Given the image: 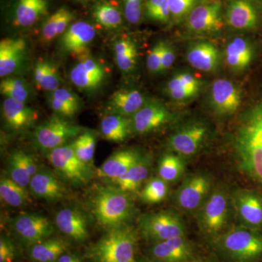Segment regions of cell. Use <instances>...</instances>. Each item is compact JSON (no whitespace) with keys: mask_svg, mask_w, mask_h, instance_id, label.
I'll use <instances>...</instances> for the list:
<instances>
[{"mask_svg":"<svg viewBox=\"0 0 262 262\" xmlns=\"http://www.w3.org/2000/svg\"><path fill=\"white\" fill-rule=\"evenodd\" d=\"M232 148L239 170L262 187V101L239 117Z\"/></svg>","mask_w":262,"mask_h":262,"instance_id":"6da1fadb","label":"cell"},{"mask_svg":"<svg viewBox=\"0 0 262 262\" xmlns=\"http://www.w3.org/2000/svg\"><path fill=\"white\" fill-rule=\"evenodd\" d=\"M88 207L95 222L106 230L129 225L137 214L131 194L112 184L96 186L88 198Z\"/></svg>","mask_w":262,"mask_h":262,"instance_id":"7a4b0ae2","label":"cell"},{"mask_svg":"<svg viewBox=\"0 0 262 262\" xmlns=\"http://www.w3.org/2000/svg\"><path fill=\"white\" fill-rule=\"evenodd\" d=\"M139 235L131 224L108 229L88 249L87 257L91 262H135Z\"/></svg>","mask_w":262,"mask_h":262,"instance_id":"3957f363","label":"cell"},{"mask_svg":"<svg viewBox=\"0 0 262 262\" xmlns=\"http://www.w3.org/2000/svg\"><path fill=\"white\" fill-rule=\"evenodd\" d=\"M213 239L221 252L232 262H251L262 256L260 229L238 225Z\"/></svg>","mask_w":262,"mask_h":262,"instance_id":"277c9868","label":"cell"},{"mask_svg":"<svg viewBox=\"0 0 262 262\" xmlns=\"http://www.w3.org/2000/svg\"><path fill=\"white\" fill-rule=\"evenodd\" d=\"M233 216L231 194L225 188L220 187H213L195 213L196 223L202 232L213 238L228 230Z\"/></svg>","mask_w":262,"mask_h":262,"instance_id":"5b68a950","label":"cell"},{"mask_svg":"<svg viewBox=\"0 0 262 262\" xmlns=\"http://www.w3.org/2000/svg\"><path fill=\"white\" fill-rule=\"evenodd\" d=\"M46 155L59 178L73 187L87 185L96 173L93 167L77 157L72 143L51 150Z\"/></svg>","mask_w":262,"mask_h":262,"instance_id":"8992f818","label":"cell"},{"mask_svg":"<svg viewBox=\"0 0 262 262\" xmlns=\"http://www.w3.org/2000/svg\"><path fill=\"white\" fill-rule=\"evenodd\" d=\"M211 127L200 119L179 125L168 139V147L184 159H191L203 151L211 137Z\"/></svg>","mask_w":262,"mask_h":262,"instance_id":"52a82bcc","label":"cell"},{"mask_svg":"<svg viewBox=\"0 0 262 262\" xmlns=\"http://www.w3.org/2000/svg\"><path fill=\"white\" fill-rule=\"evenodd\" d=\"M139 236L153 244L186 235L187 227L182 217L172 211L151 212L139 219Z\"/></svg>","mask_w":262,"mask_h":262,"instance_id":"ba28073f","label":"cell"},{"mask_svg":"<svg viewBox=\"0 0 262 262\" xmlns=\"http://www.w3.org/2000/svg\"><path fill=\"white\" fill-rule=\"evenodd\" d=\"M82 129L63 117L55 115L40 124L34 130V145L43 152L64 145L70 139H75L82 134Z\"/></svg>","mask_w":262,"mask_h":262,"instance_id":"9c48e42d","label":"cell"},{"mask_svg":"<svg viewBox=\"0 0 262 262\" xmlns=\"http://www.w3.org/2000/svg\"><path fill=\"white\" fill-rule=\"evenodd\" d=\"M208 174L194 173L187 176L174 193V204L184 213L195 215L213 189Z\"/></svg>","mask_w":262,"mask_h":262,"instance_id":"30bf717a","label":"cell"},{"mask_svg":"<svg viewBox=\"0 0 262 262\" xmlns=\"http://www.w3.org/2000/svg\"><path fill=\"white\" fill-rule=\"evenodd\" d=\"M234 216L239 225L262 228V196L255 191L237 189L232 194Z\"/></svg>","mask_w":262,"mask_h":262,"instance_id":"8fae6325","label":"cell"},{"mask_svg":"<svg viewBox=\"0 0 262 262\" xmlns=\"http://www.w3.org/2000/svg\"><path fill=\"white\" fill-rule=\"evenodd\" d=\"M11 225L19 238L32 246L51 237L54 231L48 219L39 213H20L13 219Z\"/></svg>","mask_w":262,"mask_h":262,"instance_id":"7c38bea8","label":"cell"},{"mask_svg":"<svg viewBox=\"0 0 262 262\" xmlns=\"http://www.w3.org/2000/svg\"><path fill=\"white\" fill-rule=\"evenodd\" d=\"M174 115L158 102H146L131 117L133 134L144 135L173 121Z\"/></svg>","mask_w":262,"mask_h":262,"instance_id":"4fadbf2b","label":"cell"},{"mask_svg":"<svg viewBox=\"0 0 262 262\" xmlns=\"http://www.w3.org/2000/svg\"><path fill=\"white\" fill-rule=\"evenodd\" d=\"M29 190L34 198L50 203L63 201L68 194L64 182L54 170L48 168L39 169L33 176L29 182Z\"/></svg>","mask_w":262,"mask_h":262,"instance_id":"5bb4252c","label":"cell"},{"mask_svg":"<svg viewBox=\"0 0 262 262\" xmlns=\"http://www.w3.org/2000/svg\"><path fill=\"white\" fill-rule=\"evenodd\" d=\"M220 0H211L196 5L188 15L187 27L195 32H212L223 26Z\"/></svg>","mask_w":262,"mask_h":262,"instance_id":"9a60e30c","label":"cell"},{"mask_svg":"<svg viewBox=\"0 0 262 262\" xmlns=\"http://www.w3.org/2000/svg\"><path fill=\"white\" fill-rule=\"evenodd\" d=\"M154 262H188L194 255V247L186 235L157 243L149 248Z\"/></svg>","mask_w":262,"mask_h":262,"instance_id":"2e32d148","label":"cell"},{"mask_svg":"<svg viewBox=\"0 0 262 262\" xmlns=\"http://www.w3.org/2000/svg\"><path fill=\"white\" fill-rule=\"evenodd\" d=\"M80 58L77 64L71 70V81L81 91H95L104 80V69L88 53Z\"/></svg>","mask_w":262,"mask_h":262,"instance_id":"e0dca14e","label":"cell"},{"mask_svg":"<svg viewBox=\"0 0 262 262\" xmlns=\"http://www.w3.org/2000/svg\"><path fill=\"white\" fill-rule=\"evenodd\" d=\"M55 224L60 232L77 242H82L89 237V220L77 207L66 206L59 209L55 215Z\"/></svg>","mask_w":262,"mask_h":262,"instance_id":"ac0fdd59","label":"cell"},{"mask_svg":"<svg viewBox=\"0 0 262 262\" xmlns=\"http://www.w3.org/2000/svg\"><path fill=\"white\" fill-rule=\"evenodd\" d=\"M96 36L94 26L85 21L71 24L63 34L61 46L63 51L74 56H82L88 53V47Z\"/></svg>","mask_w":262,"mask_h":262,"instance_id":"d6986e66","label":"cell"},{"mask_svg":"<svg viewBox=\"0 0 262 262\" xmlns=\"http://www.w3.org/2000/svg\"><path fill=\"white\" fill-rule=\"evenodd\" d=\"M143 156L139 150L125 149L113 153L96 170V175L108 182L126 173Z\"/></svg>","mask_w":262,"mask_h":262,"instance_id":"ffe728a7","label":"cell"},{"mask_svg":"<svg viewBox=\"0 0 262 262\" xmlns=\"http://www.w3.org/2000/svg\"><path fill=\"white\" fill-rule=\"evenodd\" d=\"M259 15L252 0H230L226 10V21L236 30H251L258 25Z\"/></svg>","mask_w":262,"mask_h":262,"instance_id":"44dd1931","label":"cell"},{"mask_svg":"<svg viewBox=\"0 0 262 262\" xmlns=\"http://www.w3.org/2000/svg\"><path fill=\"white\" fill-rule=\"evenodd\" d=\"M211 103L219 115H232L241 106V92L230 81L220 79L212 85Z\"/></svg>","mask_w":262,"mask_h":262,"instance_id":"7402d4cb","label":"cell"},{"mask_svg":"<svg viewBox=\"0 0 262 262\" xmlns=\"http://www.w3.org/2000/svg\"><path fill=\"white\" fill-rule=\"evenodd\" d=\"M5 125L10 130H21L32 125L38 118L37 111L25 103L6 98L2 108Z\"/></svg>","mask_w":262,"mask_h":262,"instance_id":"603a6c76","label":"cell"},{"mask_svg":"<svg viewBox=\"0 0 262 262\" xmlns=\"http://www.w3.org/2000/svg\"><path fill=\"white\" fill-rule=\"evenodd\" d=\"M6 169L8 177L25 188L39 170L34 158L22 150H15L8 157Z\"/></svg>","mask_w":262,"mask_h":262,"instance_id":"cb8c5ba5","label":"cell"},{"mask_svg":"<svg viewBox=\"0 0 262 262\" xmlns=\"http://www.w3.org/2000/svg\"><path fill=\"white\" fill-rule=\"evenodd\" d=\"M151 169V158L148 155H143L126 173L108 182L131 194L139 192L142 184L148 180Z\"/></svg>","mask_w":262,"mask_h":262,"instance_id":"d4e9b609","label":"cell"},{"mask_svg":"<svg viewBox=\"0 0 262 262\" xmlns=\"http://www.w3.org/2000/svg\"><path fill=\"white\" fill-rule=\"evenodd\" d=\"M27 44L20 38H6L0 42V76L6 77L18 68L25 55Z\"/></svg>","mask_w":262,"mask_h":262,"instance_id":"484cf974","label":"cell"},{"mask_svg":"<svg viewBox=\"0 0 262 262\" xmlns=\"http://www.w3.org/2000/svg\"><path fill=\"white\" fill-rule=\"evenodd\" d=\"M145 103V98L140 91L133 89L119 90L108 100L107 113L131 117Z\"/></svg>","mask_w":262,"mask_h":262,"instance_id":"4316f807","label":"cell"},{"mask_svg":"<svg viewBox=\"0 0 262 262\" xmlns=\"http://www.w3.org/2000/svg\"><path fill=\"white\" fill-rule=\"evenodd\" d=\"M100 130L106 141L122 142L133 134L131 117L108 114L101 120Z\"/></svg>","mask_w":262,"mask_h":262,"instance_id":"83f0119b","label":"cell"},{"mask_svg":"<svg viewBox=\"0 0 262 262\" xmlns=\"http://www.w3.org/2000/svg\"><path fill=\"white\" fill-rule=\"evenodd\" d=\"M187 61L196 70L212 72L216 69L220 60L219 51L210 42H203L190 48L187 52Z\"/></svg>","mask_w":262,"mask_h":262,"instance_id":"f1b7e54d","label":"cell"},{"mask_svg":"<svg viewBox=\"0 0 262 262\" xmlns=\"http://www.w3.org/2000/svg\"><path fill=\"white\" fill-rule=\"evenodd\" d=\"M51 93L50 106L58 116L72 118L80 111L82 106L80 98L70 90L59 88Z\"/></svg>","mask_w":262,"mask_h":262,"instance_id":"f546056e","label":"cell"},{"mask_svg":"<svg viewBox=\"0 0 262 262\" xmlns=\"http://www.w3.org/2000/svg\"><path fill=\"white\" fill-rule=\"evenodd\" d=\"M69 248L68 243L58 237L48 238L32 245L29 256L35 262H56Z\"/></svg>","mask_w":262,"mask_h":262,"instance_id":"4dcf8cb0","label":"cell"},{"mask_svg":"<svg viewBox=\"0 0 262 262\" xmlns=\"http://www.w3.org/2000/svg\"><path fill=\"white\" fill-rule=\"evenodd\" d=\"M201 81L189 73H179L169 81L167 91L176 101H184L195 96L201 89Z\"/></svg>","mask_w":262,"mask_h":262,"instance_id":"1f68e13d","label":"cell"},{"mask_svg":"<svg viewBox=\"0 0 262 262\" xmlns=\"http://www.w3.org/2000/svg\"><path fill=\"white\" fill-rule=\"evenodd\" d=\"M225 58L231 68L236 71L244 70L252 60V47L244 38H234L226 48Z\"/></svg>","mask_w":262,"mask_h":262,"instance_id":"d6a6232c","label":"cell"},{"mask_svg":"<svg viewBox=\"0 0 262 262\" xmlns=\"http://www.w3.org/2000/svg\"><path fill=\"white\" fill-rule=\"evenodd\" d=\"M185 171L186 160L176 153H165L158 161V177L168 184L182 179Z\"/></svg>","mask_w":262,"mask_h":262,"instance_id":"836d02e7","label":"cell"},{"mask_svg":"<svg viewBox=\"0 0 262 262\" xmlns=\"http://www.w3.org/2000/svg\"><path fill=\"white\" fill-rule=\"evenodd\" d=\"M47 12L46 0H18L15 10V19L18 25L31 27Z\"/></svg>","mask_w":262,"mask_h":262,"instance_id":"e575fe53","label":"cell"},{"mask_svg":"<svg viewBox=\"0 0 262 262\" xmlns=\"http://www.w3.org/2000/svg\"><path fill=\"white\" fill-rule=\"evenodd\" d=\"M75 19L72 12L66 8H61L50 15L42 28V39L50 42L53 39L63 34L70 27L72 20Z\"/></svg>","mask_w":262,"mask_h":262,"instance_id":"d590c367","label":"cell"},{"mask_svg":"<svg viewBox=\"0 0 262 262\" xmlns=\"http://www.w3.org/2000/svg\"><path fill=\"white\" fill-rule=\"evenodd\" d=\"M0 198L7 205L15 208L27 206L30 202L27 188L6 177L0 179Z\"/></svg>","mask_w":262,"mask_h":262,"instance_id":"8d00e7d4","label":"cell"},{"mask_svg":"<svg viewBox=\"0 0 262 262\" xmlns=\"http://www.w3.org/2000/svg\"><path fill=\"white\" fill-rule=\"evenodd\" d=\"M34 76L35 83L39 89L49 92L59 89L61 78L53 63L46 61L38 62L34 68Z\"/></svg>","mask_w":262,"mask_h":262,"instance_id":"74e56055","label":"cell"},{"mask_svg":"<svg viewBox=\"0 0 262 262\" xmlns=\"http://www.w3.org/2000/svg\"><path fill=\"white\" fill-rule=\"evenodd\" d=\"M115 61L118 68L124 72L134 70L137 61L136 45L128 39H119L115 46Z\"/></svg>","mask_w":262,"mask_h":262,"instance_id":"f35d334b","label":"cell"},{"mask_svg":"<svg viewBox=\"0 0 262 262\" xmlns=\"http://www.w3.org/2000/svg\"><path fill=\"white\" fill-rule=\"evenodd\" d=\"M169 193V184L160 177L148 179L139 193L141 201L146 204L155 205L165 201Z\"/></svg>","mask_w":262,"mask_h":262,"instance_id":"ab89813d","label":"cell"},{"mask_svg":"<svg viewBox=\"0 0 262 262\" xmlns=\"http://www.w3.org/2000/svg\"><path fill=\"white\" fill-rule=\"evenodd\" d=\"M76 155L84 163L93 167L95 149H96V136L91 131H85L77 136L72 142Z\"/></svg>","mask_w":262,"mask_h":262,"instance_id":"60d3db41","label":"cell"},{"mask_svg":"<svg viewBox=\"0 0 262 262\" xmlns=\"http://www.w3.org/2000/svg\"><path fill=\"white\" fill-rule=\"evenodd\" d=\"M1 94L5 97L19 102L26 103L29 96V89L27 82L21 78L6 77L0 83Z\"/></svg>","mask_w":262,"mask_h":262,"instance_id":"b9f144b4","label":"cell"},{"mask_svg":"<svg viewBox=\"0 0 262 262\" xmlns=\"http://www.w3.org/2000/svg\"><path fill=\"white\" fill-rule=\"evenodd\" d=\"M93 15L98 24L108 29L117 28L121 25L122 22L120 10L108 3H101L96 5Z\"/></svg>","mask_w":262,"mask_h":262,"instance_id":"7bdbcfd3","label":"cell"},{"mask_svg":"<svg viewBox=\"0 0 262 262\" xmlns=\"http://www.w3.org/2000/svg\"><path fill=\"white\" fill-rule=\"evenodd\" d=\"M145 13L146 16L151 20L167 23L170 17L168 0H146Z\"/></svg>","mask_w":262,"mask_h":262,"instance_id":"ee69618b","label":"cell"},{"mask_svg":"<svg viewBox=\"0 0 262 262\" xmlns=\"http://www.w3.org/2000/svg\"><path fill=\"white\" fill-rule=\"evenodd\" d=\"M168 4L170 17L180 20L196 6V0H168Z\"/></svg>","mask_w":262,"mask_h":262,"instance_id":"f6af8a7d","label":"cell"},{"mask_svg":"<svg viewBox=\"0 0 262 262\" xmlns=\"http://www.w3.org/2000/svg\"><path fill=\"white\" fill-rule=\"evenodd\" d=\"M144 0H122L124 14L127 21L136 24L140 21Z\"/></svg>","mask_w":262,"mask_h":262,"instance_id":"bcb514c9","label":"cell"},{"mask_svg":"<svg viewBox=\"0 0 262 262\" xmlns=\"http://www.w3.org/2000/svg\"><path fill=\"white\" fill-rule=\"evenodd\" d=\"M165 42H159L150 51L147 58L146 66L149 71L152 72H160L162 71V54H163Z\"/></svg>","mask_w":262,"mask_h":262,"instance_id":"7dc6e473","label":"cell"},{"mask_svg":"<svg viewBox=\"0 0 262 262\" xmlns=\"http://www.w3.org/2000/svg\"><path fill=\"white\" fill-rule=\"evenodd\" d=\"M15 250L9 239L2 236L0 239V262H13Z\"/></svg>","mask_w":262,"mask_h":262,"instance_id":"c3c4849f","label":"cell"},{"mask_svg":"<svg viewBox=\"0 0 262 262\" xmlns=\"http://www.w3.org/2000/svg\"><path fill=\"white\" fill-rule=\"evenodd\" d=\"M175 54L173 49L166 43L164 44L163 54H162V71L168 70L175 61Z\"/></svg>","mask_w":262,"mask_h":262,"instance_id":"681fc988","label":"cell"},{"mask_svg":"<svg viewBox=\"0 0 262 262\" xmlns=\"http://www.w3.org/2000/svg\"><path fill=\"white\" fill-rule=\"evenodd\" d=\"M56 262H81L80 258L75 255L63 254L60 256Z\"/></svg>","mask_w":262,"mask_h":262,"instance_id":"f907efd6","label":"cell"},{"mask_svg":"<svg viewBox=\"0 0 262 262\" xmlns=\"http://www.w3.org/2000/svg\"><path fill=\"white\" fill-rule=\"evenodd\" d=\"M188 262H212V261H209V260L201 259V260H195V261H189Z\"/></svg>","mask_w":262,"mask_h":262,"instance_id":"816d5d0a","label":"cell"},{"mask_svg":"<svg viewBox=\"0 0 262 262\" xmlns=\"http://www.w3.org/2000/svg\"><path fill=\"white\" fill-rule=\"evenodd\" d=\"M75 1L80 2V3H85V2L90 1V0H75Z\"/></svg>","mask_w":262,"mask_h":262,"instance_id":"f5cc1de1","label":"cell"},{"mask_svg":"<svg viewBox=\"0 0 262 262\" xmlns=\"http://www.w3.org/2000/svg\"><path fill=\"white\" fill-rule=\"evenodd\" d=\"M135 262H139V261H136Z\"/></svg>","mask_w":262,"mask_h":262,"instance_id":"db71d44e","label":"cell"}]
</instances>
